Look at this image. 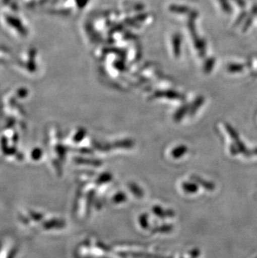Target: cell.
I'll return each instance as SVG.
<instances>
[{"label": "cell", "instance_id": "1", "mask_svg": "<svg viewBox=\"0 0 257 258\" xmlns=\"http://www.w3.org/2000/svg\"><path fill=\"white\" fill-rule=\"evenodd\" d=\"M180 39L178 35H175L173 39V48H174V52L176 56H179L180 53Z\"/></svg>", "mask_w": 257, "mask_h": 258}, {"label": "cell", "instance_id": "2", "mask_svg": "<svg viewBox=\"0 0 257 258\" xmlns=\"http://www.w3.org/2000/svg\"><path fill=\"white\" fill-rule=\"evenodd\" d=\"M243 69H244V66H241V64H230L228 66V70L231 73H235V72H240V71H243Z\"/></svg>", "mask_w": 257, "mask_h": 258}, {"label": "cell", "instance_id": "3", "mask_svg": "<svg viewBox=\"0 0 257 258\" xmlns=\"http://www.w3.org/2000/svg\"><path fill=\"white\" fill-rule=\"evenodd\" d=\"M170 10L175 13H186L188 9L185 7H179V6H172L170 7Z\"/></svg>", "mask_w": 257, "mask_h": 258}, {"label": "cell", "instance_id": "4", "mask_svg": "<svg viewBox=\"0 0 257 258\" xmlns=\"http://www.w3.org/2000/svg\"><path fill=\"white\" fill-rule=\"evenodd\" d=\"M221 1V6L223 8L224 10L226 11V13H230L231 9L230 7V5H228V4L226 3V0H220Z\"/></svg>", "mask_w": 257, "mask_h": 258}, {"label": "cell", "instance_id": "5", "mask_svg": "<svg viewBox=\"0 0 257 258\" xmlns=\"http://www.w3.org/2000/svg\"><path fill=\"white\" fill-rule=\"evenodd\" d=\"M214 59L212 58V59H210V60L206 63V67H205V71L208 73V71H211V69H212V67H213L214 64Z\"/></svg>", "mask_w": 257, "mask_h": 258}, {"label": "cell", "instance_id": "6", "mask_svg": "<svg viewBox=\"0 0 257 258\" xmlns=\"http://www.w3.org/2000/svg\"><path fill=\"white\" fill-rule=\"evenodd\" d=\"M240 8H245V3L244 0H234Z\"/></svg>", "mask_w": 257, "mask_h": 258}]
</instances>
